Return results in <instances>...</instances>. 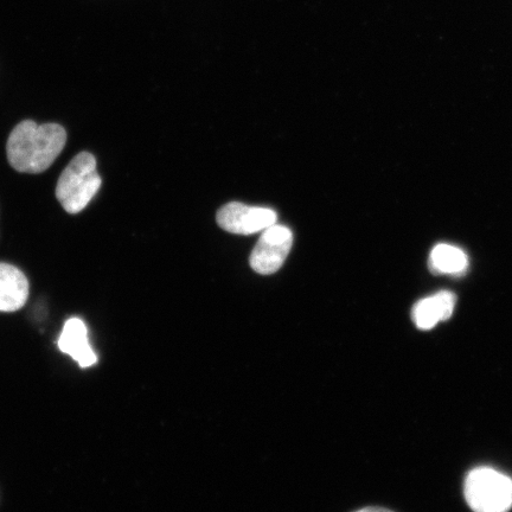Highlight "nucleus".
<instances>
[{
	"instance_id": "f257e3e1",
	"label": "nucleus",
	"mask_w": 512,
	"mask_h": 512,
	"mask_svg": "<svg viewBox=\"0 0 512 512\" xmlns=\"http://www.w3.org/2000/svg\"><path fill=\"white\" fill-rule=\"evenodd\" d=\"M67 143V132L61 125H38L22 121L11 132L6 152L9 163L23 174H41L55 162Z\"/></svg>"
},
{
	"instance_id": "f03ea898",
	"label": "nucleus",
	"mask_w": 512,
	"mask_h": 512,
	"mask_svg": "<svg viewBox=\"0 0 512 512\" xmlns=\"http://www.w3.org/2000/svg\"><path fill=\"white\" fill-rule=\"evenodd\" d=\"M101 184L95 157L92 153L81 152L62 172L56 197L67 213L79 214L98 194Z\"/></svg>"
},
{
	"instance_id": "7ed1b4c3",
	"label": "nucleus",
	"mask_w": 512,
	"mask_h": 512,
	"mask_svg": "<svg viewBox=\"0 0 512 512\" xmlns=\"http://www.w3.org/2000/svg\"><path fill=\"white\" fill-rule=\"evenodd\" d=\"M465 498L473 512H508L512 479L490 467H478L465 480Z\"/></svg>"
},
{
	"instance_id": "20e7f679",
	"label": "nucleus",
	"mask_w": 512,
	"mask_h": 512,
	"mask_svg": "<svg viewBox=\"0 0 512 512\" xmlns=\"http://www.w3.org/2000/svg\"><path fill=\"white\" fill-rule=\"evenodd\" d=\"M293 245V233L290 228L273 224L264 230L256 243L249 264L256 273L270 275L278 272L290 254Z\"/></svg>"
},
{
	"instance_id": "39448f33",
	"label": "nucleus",
	"mask_w": 512,
	"mask_h": 512,
	"mask_svg": "<svg viewBox=\"0 0 512 512\" xmlns=\"http://www.w3.org/2000/svg\"><path fill=\"white\" fill-rule=\"evenodd\" d=\"M216 220L217 224L228 233L252 235L277 223L278 215L270 208L251 207L232 202L219 210Z\"/></svg>"
},
{
	"instance_id": "423d86ee",
	"label": "nucleus",
	"mask_w": 512,
	"mask_h": 512,
	"mask_svg": "<svg viewBox=\"0 0 512 512\" xmlns=\"http://www.w3.org/2000/svg\"><path fill=\"white\" fill-rule=\"evenodd\" d=\"M57 347L78 362L81 368H89L98 362L94 350L89 344L88 330L80 318H70L63 326Z\"/></svg>"
},
{
	"instance_id": "0eeeda50",
	"label": "nucleus",
	"mask_w": 512,
	"mask_h": 512,
	"mask_svg": "<svg viewBox=\"0 0 512 512\" xmlns=\"http://www.w3.org/2000/svg\"><path fill=\"white\" fill-rule=\"evenodd\" d=\"M29 281L17 267L0 262V312H16L27 304Z\"/></svg>"
},
{
	"instance_id": "6e6552de",
	"label": "nucleus",
	"mask_w": 512,
	"mask_h": 512,
	"mask_svg": "<svg viewBox=\"0 0 512 512\" xmlns=\"http://www.w3.org/2000/svg\"><path fill=\"white\" fill-rule=\"evenodd\" d=\"M456 306V296L451 292H439L420 300L412 311L413 322L420 330H431L440 322L450 319Z\"/></svg>"
},
{
	"instance_id": "1a4fd4ad",
	"label": "nucleus",
	"mask_w": 512,
	"mask_h": 512,
	"mask_svg": "<svg viewBox=\"0 0 512 512\" xmlns=\"http://www.w3.org/2000/svg\"><path fill=\"white\" fill-rule=\"evenodd\" d=\"M430 265L435 273L462 274L466 271L467 256L457 247L439 245L431 253Z\"/></svg>"
},
{
	"instance_id": "9d476101",
	"label": "nucleus",
	"mask_w": 512,
	"mask_h": 512,
	"mask_svg": "<svg viewBox=\"0 0 512 512\" xmlns=\"http://www.w3.org/2000/svg\"><path fill=\"white\" fill-rule=\"evenodd\" d=\"M356 512H393V511H390L388 509H383V508H366V509L358 510Z\"/></svg>"
}]
</instances>
